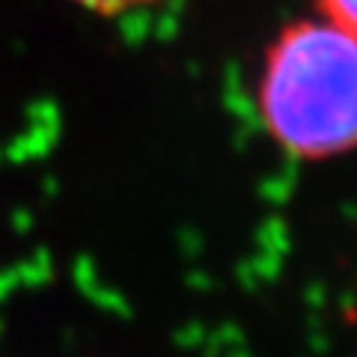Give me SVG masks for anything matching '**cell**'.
Returning a JSON list of instances; mask_svg holds the SVG:
<instances>
[{
    "label": "cell",
    "instance_id": "cell-1",
    "mask_svg": "<svg viewBox=\"0 0 357 357\" xmlns=\"http://www.w3.org/2000/svg\"><path fill=\"white\" fill-rule=\"evenodd\" d=\"M253 110L289 161L357 155V36L316 13L283 21L259 54Z\"/></svg>",
    "mask_w": 357,
    "mask_h": 357
},
{
    "label": "cell",
    "instance_id": "cell-3",
    "mask_svg": "<svg viewBox=\"0 0 357 357\" xmlns=\"http://www.w3.org/2000/svg\"><path fill=\"white\" fill-rule=\"evenodd\" d=\"M312 13L357 36V0H312Z\"/></svg>",
    "mask_w": 357,
    "mask_h": 357
},
{
    "label": "cell",
    "instance_id": "cell-2",
    "mask_svg": "<svg viewBox=\"0 0 357 357\" xmlns=\"http://www.w3.org/2000/svg\"><path fill=\"white\" fill-rule=\"evenodd\" d=\"M66 3L81 9L86 15H93V18L114 21V18H128V15L146 13V9L161 6L164 0H66Z\"/></svg>",
    "mask_w": 357,
    "mask_h": 357
}]
</instances>
